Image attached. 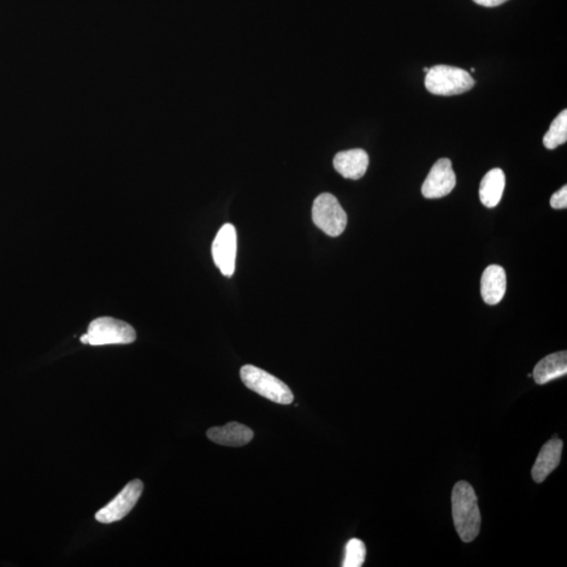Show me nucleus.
<instances>
[{"mask_svg": "<svg viewBox=\"0 0 567 567\" xmlns=\"http://www.w3.org/2000/svg\"><path fill=\"white\" fill-rule=\"evenodd\" d=\"M312 220L325 234L339 236L345 232L348 218L339 200L333 194L326 193L315 200Z\"/></svg>", "mask_w": 567, "mask_h": 567, "instance_id": "5", "label": "nucleus"}, {"mask_svg": "<svg viewBox=\"0 0 567 567\" xmlns=\"http://www.w3.org/2000/svg\"><path fill=\"white\" fill-rule=\"evenodd\" d=\"M424 85L431 94L454 96L472 90L475 80L463 69L440 64L429 69Z\"/></svg>", "mask_w": 567, "mask_h": 567, "instance_id": "2", "label": "nucleus"}, {"mask_svg": "<svg viewBox=\"0 0 567 567\" xmlns=\"http://www.w3.org/2000/svg\"><path fill=\"white\" fill-rule=\"evenodd\" d=\"M563 448V440L556 439V437L548 440L546 444L542 447L538 457L536 459L533 470H531V476H533L535 482L540 483L545 481L546 477L557 468L560 464Z\"/></svg>", "mask_w": 567, "mask_h": 567, "instance_id": "10", "label": "nucleus"}, {"mask_svg": "<svg viewBox=\"0 0 567 567\" xmlns=\"http://www.w3.org/2000/svg\"><path fill=\"white\" fill-rule=\"evenodd\" d=\"M567 141V111H561L556 119H555L548 132L543 138V144L548 150L557 149L559 145H563Z\"/></svg>", "mask_w": 567, "mask_h": 567, "instance_id": "15", "label": "nucleus"}, {"mask_svg": "<svg viewBox=\"0 0 567 567\" xmlns=\"http://www.w3.org/2000/svg\"><path fill=\"white\" fill-rule=\"evenodd\" d=\"M506 292L505 270L499 265H491L481 277V297L488 305H497Z\"/></svg>", "mask_w": 567, "mask_h": 567, "instance_id": "11", "label": "nucleus"}, {"mask_svg": "<svg viewBox=\"0 0 567 567\" xmlns=\"http://www.w3.org/2000/svg\"><path fill=\"white\" fill-rule=\"evenodd\" d=\"M423 70H424V73H428L429 69L428 68H424Z\"/></svg>", "mask_w": 567, "mask_h": 567, "instance_id": "19", "label": "nucleus"}, {"mask_svg": "<svg viewBox=\"0 0 567 567\" xmlns=\"http://www.w3.org/2000/svg\"><path fill=\"white\" fill-rule=\"evenodd\" d=\"M142 492H144V483L141 481L135 480L127 483L114 500L96 513L94 518L97 522L106 524L119 522L137 505Z\"/></svg>", "mask_w": 567, "mask_h": 567, "instance_id": "6", "label": "nucleus"}, {"mask_svg": "<svg viewBox=\"0 0 567 567\" xmlns=\"http://www.w3.org/2000/svg\"><path fill=\"white\" fill-rule=\"evenodd\" d=\"M456 186V175H455L450 159H440L424 180L422 193L427 199H440L450 194Z\"/></svg>", "mask_w": 567, "mask_h": 567, "instance_id": "7", "label": "nucleus"}, {"mask_svg": "<svg viewBox=\"0 0 567 567\" xmlns=\"http://www.w3.org/2000/svg\"><path fill=\"white\" fill-rule=\"evenodd\" d=\"M208 437L218 445L243 447L253 439V431L239 423H229L223 427H214L208 431Z\"/></svg>", "mask_w": 567, "mask_h": 567, "instance_id": "12", "label": "nucleus"}, {"mask_svg": "<svg viewBox=\"0 0 567 567\" xmlns=\"http://www.w3.org/2000/svg\"><path fill=\"white\" fill-rule=\"evenodd\" d=\"M365 543L362 540L353 538L347 543L345 549V559L342 563L344 567H360L363 566L366 559Z\"/></svg>", "mask_w": 567, "mask_h": 567, "instance_id": "16", "label": "nucleus"}, {"mask_svg": "<svg viewBox=\"0 0 567 567\" xmlns=\"http://www.w3.org/2000/svg\"><path fill=\"white\" fill-rule=\"evenodd\" d=\"M551 206L555 210H565L567 208V186L564 185L555 193L551 198Z\"/></svg>", "mask_w": 567, "mask_h": 567, "instance_id": "17", "label": "nucleus"}, {"mask_svg": "<svg viewBox=\"0 0 567 567\" xmlns=\"http://www.w3.org/2000/svg\"><path fill=\"white\" fill-rule=\"evenodd\" d=\"M334 168L346 179L363 178L369 167V156L364 150L354 149L336 153Z\"/></svg>", "mask_w": 567, "mask_h": 567, "instance_id": "9", "label": "nucleus"}, {"mask_svg": "<svg viewBox=\"0 0 567 567\" xmlns=\"http://www.w3.org/2000/svg\"><path fill=\"white\" fill-rule=\"evenodd\" d=\"M567 374V352L560 351L549 354L540 360L533 372L536 383L546 385V383L565 376Z\"/></svg>", "mask_w": 567, "mask_h": 567, "instance_id": "13", "label": "nucleus"}, {"mask_svg": "<svg viewBox=\"0 0 567 567\" xmlns=\"http://www.w3.org/2000/svg\"><path fill=\"white\" fill-rule=\"evenodd\" d=\"M88 345H127L136 341L135 329L131 325L104 316L93 321L87 329Z\"/></svg>", "mask_w": 567, "mask_h": 567, "instance_id": "4", "label": "nucleus"}, {"mask_svg": "<svg viewBox=\"0 0 567 567\" xmlns=\"http://www.w3.org/2000/svg\"><path fill=\"white\" fill-rule=\"evenodd\" d=\"M474 2L477 4L483 5V7L493 8L506 3L507 0H474Z\"/></svg>", "mask_w": 567, "mask_h": 567, "instance_id": "18", "label": "nucleus"}, {"mask_svg": "<svg viewBox=\"0 0 567 567\" xmlns=\"http://www.w3.org/2000/svg\"><path fill=\"white\" fill-rule=\"evenodd\" d=\"M212 258L217 267L226 276H232L235 269L236 232L232 224H226L212 243Z\"/></svg>", "mask_w": 567, "mask_h": 567, "instance_id": "8", "label": "nucleus"}, {"mask_svg": "<svg viewBox=\"0 0 567 567\" xmlns=\"http://www.w3.org/2000/svg\"><path fill=\"white\" fill-rule=\"evenodd\" d=\"M452 515L460 539L466 543L475 540L480 535L481 516L476 493L469 482L459 481L455 484Z\"/></svg>", "mask_w": 567, "mask_h": 567, "instance_id": "1", "label": "nucleus"}, {"mask_svg": "<svg viewBox=\"0 0 567 567\" xmlns=\"http://www.w3.org/2000/svg\"><path fill=\"white\" fill-rule=\"evenodd\" d=\"M505 187L504 170L494 168L489 170L481 183L480 198L488 209H494L500 203Z\"/></svg>", "mask_w": 567, "mask_h": 567, "instance_id": "14", "label": "nucleus"}, {"mask_svg": "<svg viewBox=\"0 0 567 567\" xmlns=\"http://www.w3.org/2000/svg\"><path fill=\"white\" fill-rule=\"evenodd\" d=\"M241 380L251 391L274 401L275 404L291 405L294 399L292 390L279 378L271 375L265 370L246 365L241 368Z\"/></svg>", "mask_w": 567, "mask_h": 567, "instance_id": "3", "label": "nucleus"}]
</instances>
